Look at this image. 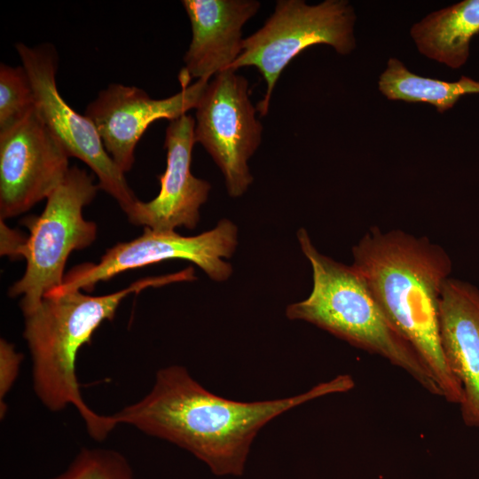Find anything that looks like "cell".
Listing matches in <instances>:
<instances>
[{
    "label": "cell",
    "mask_w": 479,
    "mask_h": 479,
    "mask_svg": "<svg viewBox=\"0 0 479 479\" xmlns=\"http://www.w3.org/2000/svg\"><path fill=\"white\" fill-rule=\"evenodd\" d=\"M1 255H7L12 260L24 258L25 247L27 237H25L19 231L7 226L1 219Z\"/></svg>",
    "instance_id": "20"
},
{
    "label": "cell",
    "mask_w": 479,
    "mask_h": 479,
    "mask_svg": "<svg viewBox=\"0 0 479 479\" xmlns=\"http://www.w3.org/2000/svg\"><path fill=\"white\" fill-rule=\"evenodd\" d=\"M353 267L397 332L433 374L443 398L463 401L460 384L444 357L439 331V299L452 263L427 237L372 227L352 247Z\"/></svg>",
    "instance_id": "2"
},
{
    "label": "cell",
    "mask_w": 479,
    "mask_h": 479,
    "mask_svg": "<svg viewBox=\"0 0 479 479\" xmlns=\"http://www.w3.org/2000/svg\"><path fill=\"white\" fill-rule=\"evenodd\" d=\"M98 189L85 169L73 166L46 199L42 214L23 218L29 231L24 252L27 265L23 276L10 287L9 295H21L24 316L33 312L47 293L61 286L69 255L95 241L97 224L84 219L82 209Z\"/></svg>",
    "instance_id": "5"
},
{
    "label": "cell",
    "mask_w": 479,
    "mask_h": 479,
    "mask_svg": "<svg viewBox=\"0 0 479 479\" xmlns=\"http://www.w3.org/2000/svg\"><path fill=\"white\" fill-rule=\"evenodd\" d=\"M69 156L35 107L0 131V216H20L63 182Z\"/></svg>",
    "instance_id": "10"
},
{
    "label": "cell",
    "mask_w": 479,
    "mask_h": 479,
    "mask_svg": "<svg viewBox=\"0 0 479 479\" xmlns=\"http://www.w3.org/2000/svg\"><path fill=\"white\" fill-rule=\"evenodd\" d=\"M192 37L178 79L186 88L227 70L242 50V27L258 12L256 0H183Z\"/></svg>",
    "instance_id": "13"
},
{
    "label": "cell",
    "mask_w": 479,
    "mask_h": 479,
    "mask_svg": "<svg viewBox=\"0 0 479 479\" xmlns=\"http://www.w3.org/2000/svg\"><path fill=\"white\" fill-rule=\"evenodd\" d=\"M35 107L32 82L24 67L0 65V131L9 129Z\"/></svg>",
    "instance_id": "17"
},
{
    "label": "cell",
    "mask_w": 479,
    "mask_h": 479,
    "mask_svg": "<svg viewBox=\"0 0 479 479\" xmlns=\"http://www.w3.org/2000/svg\"><path fill=\"white\" fill-rule=\"evenodd\" d=\"M342 374L284 398L241 402L208 391L186 368L160 369L151 391L112 415L117 424L169 441L191 452L218 476L243 475L259 431L280 414L306 402L354 388Z\"/></svg>",
    "instance_id": "1"
},
{
    "label": "cell",
    "mask_w": 479,
    "mask_h": 479,
    "mask_svg": "<svg viewBox=\"0 0 479 479\" xmlns=\"http://www.w3.org/2000/svg\"><path fill=\"white\" fill-rule=\"evenodd\" d=\"M51 479H134L121 453L106 449H82L67 469Z\"/></svg>",
    "instance_id": "18"
},
{
    "label": "cell",
    "mask_w": 479,
    "mask_h": 479,
    "mask_svg": "<svg viewBox=\"0 0 479 479\" xmlns=\"http://www.w3.org/2000/svg\"><path fill=\"white\" fill-rule=\"evenodd\" d=\"M22 360V354L16 352L14 346L4 339L0 341V405L1 417L6 412L4 398L12 387Z\"/></svg>",
    "instance_id": "19"
},
{
    "label": "cell",
    "mask_w": 479,
    "mask_h": 479,
    "mask_svg": "<svg viewBox=\"0 0 479 479\" xmlns=\"http://www.w3.org/2000/svg\"><path fill=\"white\" fill-rule=\"evenodd\" d=\"M232 69L208 82L195 108L194 139L221 169L227 192L240 197L253 182L247 161L263 127L249 98L247 80Z\"/></svg>",
    "instance_id": "8"
},
{
    "label": "cell",
    "mask_w": 479,
    "mask_h": 479,
    "mask_svg": "<svg viewBox=\"0 0 479 479\" xmlns=\"http://www.w3.org/2000/svg\"><path fill=\"white\" fill-rule=\"evenodd\" d=\"M195 121L185 114L170 121L166 129L165 171L158 176L160 192L150 201L137 200L126 212L134 225L158 232H173L177 227L193 229L200 220V208L208 199L210 184L191 171Z\"/></svg>",
    "instance_id": "12"
},
{
    "label": "cell",
    "mask_w": 479,
    "mask_h": 479,
    "mask_svg": "<svg viewBox=\"0 0 479 479\" xmlns=\"http://www.w3.org/2000/svg\"><path fill=\"white\" fill-rule=\"evenodd\" d=\"M208 82L198 80L170 97L152 98L135 86L111 83L88 104L84 115L94 123L103 145L120 169L134 164L136 145L149 125L176 120L195 109Z\"/></svg>",
    "instance_id": "11"
},
{
    "label": "cell",
    "mask_w": 479,
    "mask_h": 479,
    "mask_svg": "<svg viewBox=\"0 0 479 479\" xmlns=\"http://www.w3.org/2000/svg\"><path fill=\"white\" fill-rule=\"evenodd\" d=\"M479 33V0H465L428 14L411 27L419 51L458 69L469 57L472 38Z\"/></svg>",
    "instance_id": "15"
},
{
    "label": "cell",
    "mask_w": 479,
    "mask_h": 479,
    "mask_svg": "<svg viewBox=\"0 0 479 479\" xmlns=\"http://www.w3.org/2000/svg\"><path fill=\"white\" fill-rule=\"evenodd\" d=\"M312 268L313 287L303 301L289 304L286 315L303 320L379 355L406 372L430 394L442 397L433 374L411 344L389 322L353 265L321 254L304 228L297 232Z\"/></svg>",
    "instance_id": "4"
},
{
    "label": "cell",
    "mask_w": 479,
    "mask_h": 479,
    "mask_svg": "<svg viewBox=\"0 0 479 479\" xmlns=\"http://www.w3.org/2000/svg\"><path fill=\"white\" fill-rule=\"evenodd\" d=\"M35 92V109L69 157L83 161L98 177L99 189L112 196L126 213L137 200L124 172L106 151L90 119L78 114L62 98L56 83L58 56L50 43L15 45Z\"/></svg>",
    "instance_id": "9"
},
{
    "label": "cell",
    "mask_w": 479,
    "mask_h": 479,
    "mask_svg": "<svg viewBox=\"0 0 479 479\" xmlns=\"http://www.w3.org/2000/svg\"><path fill=\"white\" fill-rule=\"evenodd\" d=\"M355 20L354 10L345 0L313 5L302 0H279L263 26L243 40L241 53L229 69L253 66L259 70L266 92L256 110L263 116L280 74L302 51L319 43L342 55L354 50Z\"/></svg>",
    "instance_id": "6"
},
{
    "label": "cell",
    "mask_w": 479,
    "mask_h": 479,
    "mask_svg": "<svg viewBox=\"0 0 479 479\" xmlns=\"http://www.w3.org/2000/svg\"><path fill=\"white\" fill-rule=\"evenodd\" d=\"M237 244V226L228 219L220 220L215 228L196 236L145 227L139 237L109 247L98 263L72 268L65 274L61 286L45 295L71 290L92 291L98 283L123 271L175 259L190 261L213 280L225 281L232 267L224 258L233 255Z\"/></svg>",
    "instance_id": "7"
},
{
    "label": "cell",
    "mask_w": 479,
    "mask_h": 479,
    "mask_svg": "<svg viewBox=\"0 0 479 479\" xmlns=\"http://www.w3.org/2000/svg\"><path fill=\"white\" fill-rule=\"evenodd\" d=\"M439 331L448 366L460 384L466 426L479 428V289L447 279L439 299Z\"/></svg>",
    "instance_id": "14"
},
{
    "label": "cell",
    "mask_w": 479,
    "mask_h": 479,
    "mask_svg": "<svg viewBox=\"0 0 479 479\" xmlns=\"http://www.w3.org/2000/svg\"><path fill=\"white\" fill-rule=\"evenodd\" d=\"M196 279L194 270L138 279L112 294L90 296L81 290L45 295L40 305L25 315L24 339L32 358L34 390L52 412L71 404L83 419L88 433L104 440L118 425L112 415H100L83 401L75 373L79 349L91 341L97 328L112 320L122 301L150 287Z\"/></svg>",
    "instance_id": "3"
},
{
    "label": "cell",
    "mask_w": 479,
    "mask_h": 479,
    "mask_svg": "<svg viewBox=\"0 0 479 479\" xmlns=\"http://www.w3.org/2000/svg\"><path fill=\"white\" fill-rule=\"evenodd\" d=\"M379 90L389 99L426 103L444 113L465 95L479 93V81L462 76L457 82H444L410 72L397 59L390 58L379 79Z\"/></svg>",
    "instance_id": "16"
}]
</instances>
